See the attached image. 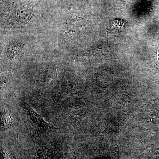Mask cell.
I'll return each mask as SVG.
<instances>
[{"label":"cell","mask_w":159,"mask_h":159,"mask_svg":"<svg viewBox=\"0 0 159 159\" xmlns=\"http://www.w3.org/2000/svg\"><path fill=\"white\" fill-rule=\"evenodd\" d=\"M20 51V47L17 44H11L8 48V57L13 58L15 55H17Z\"/></svg>","instance_id":"3"},{"label":"cell","mask_w":159,"mask_h":159,"mask_svg":"<svg viewBox=\"0 0 159 159\" xmlns=\"http://www.w3.org/2000/svg\"><path fill=\"white\" fill-rule=\"evenodd\" d=\"M125 23L122 20H115L111 21L110 25L111 31L119 32L123 31L125 28Z\"/></svg>","instance_id":"2"},{"label":"cell","mask_w":159,"mask_h":159,"mask_svg":"<svg viewBox=\"0 0 159 159\" xmlns=\"http://www.w3.org/2000/svg\"><path fill=\"white\" fill-rule=\"evenodd\" d=\"M18 10L16 11L14 16V20L17 23V25H23L27 23L29 20L30 14H27L26 10Z\"/></svg>","instance_id":"1"}]
</instances>
